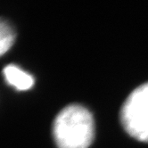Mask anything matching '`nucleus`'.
Returning <instances> with one entry per match:
<instances>
[{
	"label": "nucleus",
	"instance_id": "nucleus-3",
	"mask_svg": "<svg viewBox=\"0 0 148 148\" xmlns=\"http://www.w3.org/2000/svg\"><path fill=\"white\" fill-rule=\"evenodd\" d=\"M3 73L7 83L18 90H28L34 84L33 77L16 65L9 64L5 66Z\"/></svg>",
	"mask_w": 148,
	"mask_h": 148
},
{
	"label": "nucleus",
	"instance_id": "nucleus-2",
	"mask_svg": "<svg viewBox=\"0 0 148 148\" xmlns=\"http://www.w3.org/2000/svg\"><path fill=\"white\" fill-rule=\"evenodd\" d=\"M121 121L131 136L148 143V82L136 88L126 99Z\"/></svg>",
	"mask_w": 148,
	"mask_h": 148
},
{
	"label": "nucleus",
	"instance_id": "nucleus-1",
	"mask_svg": "<svg viewBox=\"0 0 148 148\" xmlns=\"http://www.w3.org/2000/svg\"><path fill=\"white\" fill-rule=\"evenodd\" d=\"M53 135L58 148H88L95 135L91 112L79 104L66 106L55 119Z\"/></svg>",
	"mask_w": 148,
	"mask_h": 148
},
{
	"label": "nucleus",
	"instance_id": "nucleus-4",
	"mask_svg": "<svg viewBox=\"0 0 148 148\" xmlns=\"http://www.w3.org/2000/svg\"><path fill=\"white\" fill-rule=\"evenodd\" d=\"M15 40V32L7 22L0 19V56L11 48Z\"/></svg>",
	"mask_w": 148,
	"mask_h": 148
}]
</instances>
